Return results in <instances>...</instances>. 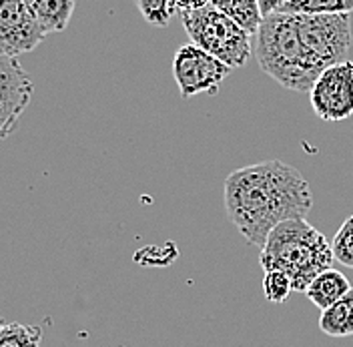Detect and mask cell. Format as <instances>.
I'll use <instances>...</instances> for the list:
<instances>
[{
	"label": "cell",
	"instance_id": "6da1fadb",
	"mask_svg": "<svg viewBox=\"0 0 353 347\" xmlns=\"http://www.w3.org/2000/svg\"><path fill=\"white\" fill-rule=\"evenodd\" d=\"M225 211L247 245L263 247L283 221L307 219L313 193L305 177L279 159L247 165L225 179Z\"/></svg>",
	"mask_w": 353,
	"mask_h": 347
},
{
	"label": "cell",
	"instance_id": "7a4b0ae2",
	"mask_svg": "<svg viewBox=\"0 0 353 347\" xmlns=\"http://www.w3.org/2000/svg\"><path fill=\"white\" fill-rule=\"evenodd\" d=\"M335 261L331 243L305 219L279 223L265 239L259 265L263 271H283L293 291L305 293L311 281Z\"/></svg>",
	"mask_w": 353,
	"mask_h": 347
},
{
	"label": "cell",
	"instance_id": "3957f363",
	"mask_svg": "<svg viewBox=\"0 0 353 347\" xmlns=\"http://www.w3.org/2000/svg\"><path fill=\"white\" fill-rule=\"evenodd\" d=\"M253 52L267 77L293 92H309L323 72L301 43L295 17L273 12L255 32Z\"/></svg>",
	"mask_w": 353,
	"mask_h": 347
},
{
	"label": "cell",
	"instance_id": "277c9868",
	"mask_svg": "<svg viewBox=\"0 0 353 347\" xmlns=\"http://www.w3.org/2000/svg\"><path fill=\"white\" fill-rule=\"evenodd\" d=\"M179 17L191 43L217 57L225 65L241 68L251 59L253 37L215 6L209 4L199 10L179 12Z\"/></svg>",
	"mask_w": 353,
	"mask_h": 347
},
{
	"label": "cell",
	"instance_id": "5b68a950",
	"mask_svg": "<svg viewBox=\"0 0 353 347\" xmlns=\"http://www.w3.org/2000/svg\"><path fill=\"white\" fill-rule=\"evenodd\" d=\"M293 17L301 43L321 70L347 61V52L352 48L350 14H293Z\"/></svg>",
	"mask_w": 353,
	"mask_h": 347
},
{
	"label": "cell",
	"instance_id": "8992f818",
	"mask_svg": "<svg viewBox=\"0 0 353 347\" xmlns=\"http://www.w3.org/2000/svg\"><path fill=\"white\" fill-rule=\"evenodd\" d=\"M229 72L231 66L193 43L181 46L173 59V75L183 99H193L203 92L215 95Z\"/></svg>",
	"mask_w": 353,
	"mask_h": 347
},
{
	"label": "cell",
	"instance_id": "52a82bcc",
	"mask_svg": "<svg viewBox=\"0 0 353 347\" xmlns=\"http://www.w3.org/2000/svg\"><path fill=\"white\" fill-rule=\"evenodd\" d=\"M313 112L327 121L339 123L353 115V61L327 66L309 90Z\"/></svg>",
	"mask_w": 353,
	"mask_h": 347
},
{
	"label": "cell",
	"instance_id": "ba28073f",
	"mask_svg": "<svg viewBox=\"0 0 353 347\" xmlns=\"http://www.w3.org/2000/svg\"><path fill=\"white\" fill-rule=\"evenodd\" d=\"M46 37V30L26 0H0V52L21 57L32 52Z\"/></svg>",
	"mask_w": 353,
	"mask_h": 347
},
{
	"label": "cell",
	"instance_id": "9c48e42d",
	"mask_svg": "<svg viewBox=\"0 0 353 347\" xmlns=\"http://www.w3.org/2000/svg\"><path fill=\"white\" fill-rule=\"evenodd\" d=\"M32 81L14 57L0 52V141L8 139L32 101Z\"/></svg>",
	"mask_w": 353,
	"mask_h": 347
},
{
	"label": "cell",
	"instance_id": "30bf717a",
	"mask_svg": "<svg viewBox=\"0 0 353 347\" xmlns=\"http://www.w3.org/2000/svg\"><path fill=\"white\" fill-rule=\"evenodd\" d=\"M352 289V283L350 279L341 273V271H337V269H325V271H321L311 285L307 287V291H305V295H307V299L313 305H317L321 311L323 309H327L330 305H333L337 299H341L347 291Z\"/></svg>",
	"mask_w": 353,
	"mask_h": 347
},
{
	"label": "cell",
	"instance_id": "8fae6325",
	"mask_svg": "<svg viewBox=\"0 0 353 347\" xmlns=\"http://www.w3.org/2000/svg\"><path fill=\"white\" fill-rule=\"evenodd\" d=\"M319 329L330 337L353 335V287L341 299L321 311Z\"/></svg>",
	"mask_w": 353,
	"mask_h": 347
},
{
	"label": "cell",
	"instance_id": "7c38bea8",
	"mask_svg": "<svg viewBox=\"0 0 353 347\" xmlns=\"http://www.w3.org/2000/svg\"><path fill=\"white\" fill-rule=\"evenodd\" d=\"M34 17L48 32H61L68 26L74 12V0H26Z\"/></svg>",
	"mask_w": 353,
	"mask_h": 347
},
{
	"label": "cell",
	"instance_id": "4fadbf2b",
	"mask_svg": "<svg viewBox=\"0 0 353 347\" xmlns=\"http://www.w3.org/2000/svg\"><path fill=\"white\" fill-rule=\"evenodd\" d=\"M209 4L215 6L223 14H227L231 21L237 22L251 37H255V32L263 22L259 0H211Z\"/></svg>",
	"mask_w": 353,
	"mask_h": 347
},
{
	"label": "cell",
	"instance_id": "5bb4252c",
	"mask_svg": "<svg viewBox=\"0 0 353 347\" xmlns=\"http://www.w3.org/2000/svg\"><path fill=\"white\" fill-rule=\"evenodd\" d=\"M281 12H291V14H352L353 0H293Z\"/></svg>",
	"mask_w": 353,
	"mask_h": 347
},
{
	"label": "cell",
	"instance_id": "9a60e30c",
	"mask_svg": "<svg viewBox=\"0 0 353 347\" xmlns=\"http://www.w3.org/2000/svg\"><path fill=\"white\" fill-rule=\"evenodd\" d=\"M43 331L41 327L24 324H4L0 327V347H41Z\"/></svg>",
	"mask_w": 353,
	"mask_h": 347
},
{
	"label": "cell",
	"instance_id": "2e32d148",
	"mask_svg": "<svg viewBox=\"0 0 353 347\" xmlns=\"http://www.w3.org/2000/svg\"><path fill=\"white\" fill-rule=\"evenodd\" d=\"M134 4H137L141 17L157 28L169 26V22L175 14L171 0H134Z\"/></svg>",
	"mask_w": 353,
	"mask_h": 347
},
{
	"label": "cell",
	"instance_id": "e0dca14e",
	"mask_svg": "<svg viewBox=\"0 0 353 347\" xmlns=\"http://www.w3.org/2000/svg\"><path fill=\"white\" fill-rule=\"evenodd\" d=\"M331 251L335 261L353 269V215L343 221L335 237L331 239Z\"/></svg>",
	"mask_w": 353,
	"mask_h": 347
},
{
	"label": "cell",
	"instance_id": "ac0fdd59",
	"mask_svg": "<svg viewBox=\"0 0 353 347\" xmlns=\"http://www.w3.org/2000/svg\"><path fill=\"white\" fill-rule=\"evenodd\" d=\"M293 285L283 271H265L263 275V295L269 304H283L291 295Z\"/></svg>",
	"mask_w": 353,
	"mask_h": 347
},
{
	"label": "cell",
	"instance_id": "d6986e66",
	"mask_svg": "<svg viewBox=\"0 0 353 347\" xmlns=\"http://www.w3.org/2000/svg\"><path fill=\"white\" fill-rule=\"evenodd\" d=\"M211 0H171V6L175 12H189V10H199L203 6H209Z\"/></svg>",
	"mask_w": 353,
	"mask_h": 347
},
{
	"label": "cell",
	"instance_id": "ffe728a7",
	"mask_svg": "<svg viewBox=\"0 0 353 347\" xmlns=\"http://www.w3.org/2000/svg\"><path fill=\"white\" fill-rule=\"evenodd\" d=\"M289 2H293V0H259V8H261L263 19L273 14V12H281Z\"/></svg>",
	"mask_w": 353,
	"mask_h": 347
},
{
	"label": "cell",
	"instance_id": "44dd1931",
	"mask_svg": "<svg viewBox=\"0 0 353 347\" xmlns=\"http://www.w3.org/2000/svg\"><path fill=\"white\" fill-rule=\"evenodd\" d=\"M4 326V319H2V317H0V327Z\"/></svg>",
	"mask_w": 353,
	"mask_h": 347
}]
</instances>
